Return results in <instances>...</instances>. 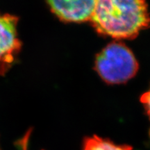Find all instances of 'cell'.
Segmentation results:
<instances>
[{
  "mask_svg": "<svg viewBox=\"0 0 150 150\" xmlns=\"http://www.w3.org/2000/svg\"><path fill=\"white\" fill-rule=\"evenodd\" d=\"M99 33L112 38H134L149 27L148 5L142 0H98L91 21Z\"/></svg>",
  "mask_w": 150,
  "mask_h": 150,
  "instance_id": "6da1fadb",
  "label": "cell"
},
{
  "mask_svg": "<svg viewBox=\"0 0 150 150\" xmlns=\"http://www.w3.org/2000/svg\"><path fill=\"white\" fill-rule=\"evenodd\" d=\"M95 68L106 83L120 84L135 76L139 65L128 47L122 42L115 41L97 54Z\"/></svg>",
  "mask_w": 150,
  "mask_h": 150,
  "instance_id": "7a4b0ae2",
  "label": "cell"
},
{
  "mask_svg": "<svg viewBox=\"0 0 150 150\" xmlns=\"http://www.w3.org/2000/svg\"><path fill=\"white\" fill-rule=\"evenodd\" d=\"M18 24V17L0 12V76L8 72L21 50Z\"/></svg>",
  "mask_w": 150,
  "mask_h": 150,
  "instance_id": "3957f363",
  "label": "cell"
},
{
  "mask_svg": "<svg viewBox=\"0 0 150 150\" xmlns=\"http://www.w3.org/2000/svg\"><path fill=\"white\" fill-rule=\"evenodd\" d=\"M97 0L86 1H47L48 6L55 16L65 22L80 23L91 21Z\"/></svg>",
  "mask_w": 150,
  "mask_h": 150,
  "instance_id": "277c9868",
  "label": "cell"
},
{
  "mask_svg": "<svg viewBox=\"0 0 150 150\" xmlns=\"http://www.w3.org/2000/svg\"><path fill=\"white\" fill-rule=\"evenodd\" d=\"M83 150H132V147L127 145H117L108 139L93 136L84 140Z\"/></svg>",
  "mask_w": 150,
  "mask_h": 150,
  "instance_id": "5b68a950",
  "label": "cell"
},
{
  "mask_svg": "<svg viewBox=\"0 0 150 150\" xmlns=\"http://www.w3.org/2000/svg\"><path fill=\"white\" fill-rule=\"evenodd\" d=\"M140 102L144 106L146 112L150 120V88L140 97Z\"/></svg>",
  "mask_w": 150,
  "mask_h": 150,
  "instance_id": "8992f818",
  "label": "cell"
},
{
  "mask_svg": "<svg viewBox=\"0 0 150 150\" xmlns=\"http://www.w3.org/2000/svg\"><path fill=\"white\" fill-rule=\"evenodd\" d=\"M0 150H1V149H0Z\"/></svg>",
  "mask_w": 150,
  "mask_h": 150,
  "instance_id": "52a82bcc",
  "label": "cell"
}]
</instances>
